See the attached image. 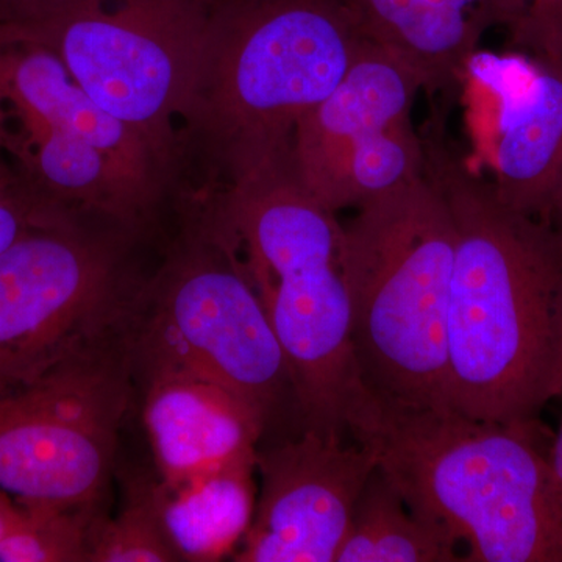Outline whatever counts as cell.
<instances>
[{
  "mask_svg": "<svg viewBox=\"0 0 562 562\" xmlns=\"http://www.w3.org/2000/svg\"><path fill=\"white\" fill-rule=\"evenodd\" d=\"M425 171L441 188L457 231L447 402L473 419L538 422L553 401L562 241L547 222L498 199L438 139Z\"/></svg>",
  "mask_w": 562,
  "mask_h": 562,
  "instance_id": "cell-1",
  "label": "cell"
},
{
  "mask_svg": "<svg viewBox=\"0 0 562 562\" xmlns=\"http://www.w3.org/2000/svg\"><path fill=\"white\" fill-rule=\"evenodd\" d=\"M366 36L347 0H211L177 133L179 192H211L291 162L306 114Z\"/></svg>",
  "mask_w": 562,
  "mask_h": 562,
  "instance_id": "cell-2",
  "label": "cell"
},
{
  "mask_svg": "<svg viewBox=\"0 0 562 562\" xmlns=\"http://www.w3.org/2000/svg\"><path fill=\"white\" fill-rule=\"evenodd\" d=\"M350 438L413 514L468 546L465 562H562L549 449L538 422L502 424L450 406L406 408L364 387L346 412Z\"/></svg>",
  "mask_w": 562,
  "mask_h": 562,
  "instance_id": "cell-3",
  "label": "cell"
},
{
  "mask_svg": "<svg viewBox=\"0 0 562 562\" xmlns=\"http://www.w3.org/2000/svg\"><path fill=\"white\" fill-rule=\"evenodd\" d=\"M191 201L260 297L306 428L344 438L361 382L336 213L302 187L291 162Z\"/></svg>",
  "mask_w": 562,
  "mask_h": 562,
  "instance_id": "cell-4",
  "label": "cell"
},
{
  "mask_svg": "<svg viewBox=\"0 0 562 562\" xmlns=\"http://www.w3.org/2000/svg\"><path fill=\"white\" fill-rule=\"evenodd\" d=\"M457 231L428 176L375 195L342 225L341 265L361 386L406 408L447 402V319Z\"/></svg>",
  "mask_w": 562,
  "mask_h": 562,
  "instance_id": "cell-5",
  "label": "cell"
},
{
  "mask_svg": "<svg viewBox=\"0 0 562 562\" xmlns=\"http://www.w3.org/2000/svg\"><path fill=\"white\" fill-rule=\"evenodd\" d=\"M0 158L44 205L135 236L179 181L40 41L0 27Z\"/></svg>",
  "mask_w": 562,
  "mask_h": 562,
  "instance_id": "cell-6",
  "label": "cell"
},
{
  "mask_svg": "<svg viewBox=\"0 0 562 562\" xmlns=\"http://www.w3.org/2000/svg\"><path fill=\"white\" fill-rule=\"evenodd\" d=\"M133 301L125 338L144 373L180 371L220 383L266 419L291 387L290 369L260 297L201 210Z\"/></svg>",
  "mask_w": 562,
  "mask_h": 562,
  "instance_id": "cell-7",
  "label": "cell"
},
{
  "mask_svg": "<svg viewBox=\"0 0 562 562\" xmlns=\"http://www.w3.org/2000/svg\"><path fill=\"white\" fill-rule=\"evenodd\" d=\"M211 0H70L3 27L55 52L106 113L138 132L179 181V122L201 61Z\"/></svg>",
  "mask_w": 562,
  "mask_h": 562,
  "instance_id": "cell-8",
  "label": "cell"
},
{
  "mask_svg": "<svg viewBox=\"0 0 562 562\" xmlns=\"http://www.w3.org/2000/svg\"><path fill=\"white\" fill-rule=\"evenodd\" d=\"M55 217L0 254V394L124 330L131 236Z\"/></svg>",
  "mask_w": 562,
  "mask_h": 562,
  "instance_id": "cell-9",
  "label": "cell"
},
{
  "mask_svg": "<svg viewBox=\"0 0 562 562\" xmlns=\"http://www.w3.org/2000/svg\"><path fill=\"white\" fill-rule=\"evenodd\" d=\"M117 335L0 394V492L18 505H98L131 397Z\"/></svg>",
  "mask_w": 562,
  "mask_h": 562,
  "instance_id": "cell-10",
  "label": "cell"
},
{
  "mask_svg": "<svg viewBox=\"0 0 562 562\" xmlns=\"http://www.w3.org/2000/svg\"><path fill=\"white\" fill-rule=\"evenodd\" d=\"M425 85L402 58L366 38L346 76L299 124L291 165L325 209L336 211L425 173L413 109Z\"/></svg>",
  "mask_w": 562,
  "mask_h": 562,
  "instance_id": "cell-11",
  "label": "cell"
},
{
  "mask_svg": "<svg viewBox=\"0 0 562 562\" xmlns=\"http://www.w3.org/2000/svg\"><path fill=\"white\" fill-rule=\"evenodd\" d=\"M261 497L238 562H336L376 460L361 443L306 428L257 454Z\"/></svg>",
  "mask_w": 562,
  "mask_h": 562,
  "instance_id": "cell-12",
  "label": "cell"
},
{
  "mask_svg": "<svg viewBox=\"0 0 562 562\" xmlns=\"http://www.w3.org/2000/svg\"><path fill=\"white\" fill-rule=\"evenodd\" d=\"M464 74L490 103L492 187L506 205L543 221L562 180V58L476 50Z\"/></svg>",
  "mask_w": 562,
  "mask_h": 562,
  "instance_id": "cell-13",
  "label": "cell"
},
{
  "mask_svg": "<svg viewBox=\"0 0 562 562\" xmlns=\"http://www.w3.org/2000/svg\"><path fill=\"white\" fill-rule=\"evenodd\" d=\"M144 425L160 479L257 464L265 414L235 392L180 371L146 372Z\"/></svg>",
  "mask_w": 562,
  "mask_h": 562,
  "instance_id": "cell-14",
  "label": "cell"
},
{
  "mask_svg": "<svg viewBox=\"0 0 562 562\" xmlns=\"http://www.w3.org/2000/svg\"><path fill=\"white\" fill-rule=\"evenodd\" d=\"M366 38L402 58L425 88L438 90L464 72L494 24L512 27L509 0H347Z\"/></svg>",
  "mask_w": 562,
  "mask_h": 562,
  "instance_id": "cell-15",
  "label": "cell"
},
{
  "mask_svg": "<svg viewBox=\"0 0 562 562\" xmlns=\"http://www.w3.org/2000/svg\"><path fill=\"white\" fill-rule=\"evenodd\" d=\"M238 464L139 491L177 561L214 562L235 554L255 514L254 471Z\"/></svg>",
  "mask_w": 562,
  "mask_h": 562,
  "instance_id": "cell-16",
  "label": "cell"
},
{
  "mask_svg": "<svg viewBox=\"0 0 562 562\" xmlns=\"http://www.w3.org/2000/svg\"><path fill=\"white\" fill-rule=\"evenodd\" d=\"M457 539L441 525L422 519L379 468L369 476L336 562H450Z\"/></svg>",
  "mask_w": 562,
  "mask_h": 562,
  "instance_id": "cell-17",
  "label": "cell"
},
{
  "mask_svg": "<svg viewBox=\"0 0 562 562\" xmlns=\"http://www.w3.org/2000/svg\"><path fill=\"white\" fill-rule=\"evenodd\" d=\"M95 505L21 506V517L0 542V562H88Z\"/></svg>",
  "mask_w": 562,
  "mask_h": 562,
  "instance_id": "cell-18",
  "label": "cell"
},
{
  "mask_svg": "<svg viewBox=\"0 0 562 562\" xmlns=\"http://www.w3.org/2000/svg\"><path fill=\"white\" fill-rule=\"evenodd\" d=\"M169 561H177L176 554L139 492L120 516L92 520L88 562Z\"/></svg>",
  "mask_w": 562,
  "mask_h": 562,
  "instance_id": "cell-19",
  "label": "cell"
},
{
  "mask_svg": "<svg viewBox=\"0 0 562 562\" xmlns=\"http://www.w3.org/2000/svg\"><path fill=\"white\" fill-rule=\"evenodd\" d=\"M516 40L547 60L562 58V0H509Z\"/></svg>",
  "mask_w": 562,
  "mask_h": 562,
  "instance_id": "cell-20",
  "label": "cell"
},
{
  "mask_svg": "<svg viewBox=\"0 0 562 562\" xmlns=\"http://www.w3.org/2000/svg\"><path fill=\"white\" fill-rule=\"evenodd\" d=\"M70 0H0V25L35 24L57 13Z\"/></svg>",
  "mask_w": 562,
  "mask_h": 562,
  "instance_id": "cell-21",
  "label": "cell"
},
{
  "mask_svg": "<svg viewBox=\"0 0 562 562\" xmlns=\"http://www.w3.org/2000/svg\"><path fill=\"white\" fill-rule=\"evenodd\" d=\"M549 462L550 471H552L554 502H557L562 531V420L560 430L554 436L552 446L549 447Z\"/></svg>",
  "mask_w": 562,
  "mask_h": 562,
  "instance_id": "cell-22",
  "label": "cell"
},
{
  "mask_svg": "<svg viewBox=\"0 0 562 562\" xmlns=\"http://www.w3.org/2000/svg\"><path fill=\"white\" fill-rule=\"evenodd\" d=\"M21 517V506L0 492V542Z\"/></svg>",
  "mask_w": 562,
  "mask_h": 562,
  "instance_id": "cell-23",
  "label": "cell"
},
{
  "mask_svg": "<svg viewBox=\"0 0 562 562\" xmlns=\"http://www.w3.org/2000/svg\"><path fill=\"white\" fill-rule=\"evenodd\" d=\"M562 397V292L558 306L557 346H554L553 398Z\"/></svg>",
  "mask_w": 562,
  "mask_h": 562,
  "instance_id": "cell-24",
  "label": "cell"
},
{
  "mask_svg": "<svg viewBox=\"0 0 562 562\" xmlns=\"http://www.w3.org/2000/svg\"><path fill=\"white\" fill-rule=\"evenodd\" d=\"M543 222H547V224L553 228L554 233L560 236L562 241V180L560 187L554 191L552 202H550Z\"/></svg>",
  "mask_w": 562,
  "mask_h": 562,
  "instance_id": "cell-25",
  "label": "cell"
},
{
  "mask_svg": "<svg viewBox=\"0 0 562 562\" xmlns=\"http://www.w3.org/2000/svg\"><path fill=\"white\" fill-rule=\"evenodd\" d=\"M14 176H16V173L11 171L10 166L0 158V184L7 183V181L13 179Z\"/></svg>",
  "mask_w": 562,
  "mask_h": 562,
  "instance_id": "cell-26",
  "label": "cell"
}]
</instances>
